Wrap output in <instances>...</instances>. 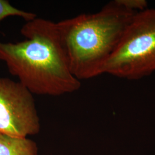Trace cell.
Segmentation results:
<instances>
[{"label":"cell","mask_w":155,"mask_h":155,"mask_svg":"<svg viewBox=\"0 0 155 155\" xmlns=\"http://www.w3.org/2000/svg\"><path fill=\"white\" fill-rule=\"evenodd\" d=\"M40 130L33 94L18 81L0 78V133L27 137Z\"/></svg>","instance_id":"4"},{"label":"cell","mask_w":155,"mask_h":155,"mask_svg":"<svg viewBox=\"0 0 155 155\" xmlns=\"http://www.w3.org/2000/svg\"><path fill=\"white\" fill-rule=\"evenodd\" d=\"M117 1L124 8L135 12L143 11L148 9V2L145 0H117Z\"/></svg>","instance_id":"7"},{"label":"cell","mask_w":155,"mask_h":155,"mask_svg":"<svg viewBox=\"0 0 155 155\" xmlns=\"http://www.w3.org/2000/svg\"><path fill=\"white\" fill-rule=\"evenodd\" d=\"M9 16H18L24 19L26 22L33 20L37 17L31 12L20 10L11 5L6 0H0V22L4 18Z\"/></svg>","instance_id":"6"},{"label":"cell","mask_w":155,"mask_h":155,"mask_svg":"<svg viewBox=\"0 0 155 155\" xmlns=\"http://www.w3.org/2000/svg\"><path fill=\"white\" fill-rule=\"evenodd\" d=\"M0 155H38V149L31 139L0 133Z\"/></svg>","instance_id":"5"},{"label":"cell","mask_w":155,"mask_h":155,"mask_svg":"<svg viewBox=\"0 0 155 155\" xmlns=\"http://www.w3.org/2000/svg\"><path fill=\"white\" fill-rule=\"evenodd\" d=\"M25 40L0 41V61L33 94L59 96L80 89L71 72L56 22L36 18L23 25Z\"/></svg>","instance_id":"1"},{"label":"cell","mask_w":155,"mask_h":155,"mask_svg":"<svg viewBox=\"0 0 155 155\" xmlns=\"http://www.w3.org/2000/svg\"><path fill=\"white\" fill-rule=\"evenodd\" d=\"M114 0L93 14L57 22L61 45L72 75L79 80L102 75L134 15Z\"/></svg>","instance_id":"2"},{"label":"cell","mask_w":155,"mask_h":155,"mask_svg":"<svg viewBox=\"0 0 155 155\" xmlns=\"http://www.w3.org/2000/svg\"><path fill=\"white\" fill-rule=\"evenodd\" d=\"M155 72V9L136 13L101 74L138 80Z\"/></svg>","instance_id":"3"}]
</instances>
